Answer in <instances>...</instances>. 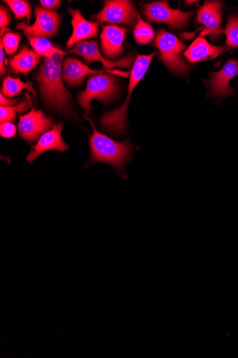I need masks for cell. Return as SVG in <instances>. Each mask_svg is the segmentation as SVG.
<instances>
[{
	"label": "cell",
	"mask_w": 238,
	"mask_h": 358,
	"mask_svg": "<svg viewBox=\"0 0 238 358\" xmlns=\"http://www.w3.org/2000/svg\"><path fill=\"white\" fill-rule=\"evenodd\" d=\"M23 90L30 91L35 97L36 92L34 90L31 83H24L20 78H13L11 76L6 78L3 84V94L8 97H13L21 93Z\"/></svg>",
	"instance_id": "cell-19"
},
{
	"label": "cell",
	"mask_w": 238,
	"mask_h": 358,
	"mask_svg": "<svg viewBox=\"0 0 238 358\" xmlns=\"http://www.w3.org/2000/svg\"><path fill=\"white\" fill-rule=\"evenodd\" d=\"M63 124L62 122L54 124L53 127L40 138L37 145L32 148L31 152L27 156V160L29 164L47 151L57 150L63 152L69 149V145L62 140Z\"/></svg>",
	"instance_id": "cell-12"
},
{
	"label": "cell",
	"mask_w": 238,
	"mask_h": 358,
	"mask_svg": "<svg viewBox=\"0 0 238 358\" xmlns=\"http://www.w3.org/2000/svg\"><path fill=\"white\" fill-rule=\"evenodd\" d=\"M42 56L24 46L18 54L9 60L10 67L15 74H23L27 77L31 71L36 69L41 61Z\"/></svg>",
	"instance_id": "cell-17"
},
{
	"label": "cell",
	"mask_w": 238,
	"mask_h": 358,
	"mask_svg": "<svg viewBox=\"0 0 238 358\" xmlns=\"http://www.w3.org/2000/svg\"><path fill=\"white\" fill-rule=\"evenodd\" d=\"M25 36L29 40L34 51L40 56H44L45 58H52V56L57 53L64 52L61 49L54 46L52 43L46 38L34 37L27 34H25Z\"/></svg>",
	"instance_id": "cell-20"
},
{
	"label": "cell",
	"mask_w": 238,
	"mask_h": 358,
	"mask_svg": "<svg viewBox=\"0 0 238 358\" xmlns=\"http://www.w3.org/2000/svg\"><path fill=\"white\" fill-rule=\"evenodd\" d=\"M20 101V99L16 100H8L6 99V97L4 96V94L1 92V94H0V105L1 106L5 107H13L15 105H16Z\"/></svg>",
	"instance_id": "cell-29"
},
{
	"label": "cell",
	"mask_w": 238,
	"mask_h": 358,
	"mask_svg": "<svg viewBox=\"0 0 238 358\" xmlns=\"http://www.w3.org/2000/svg\"><path fill=\"white\" fill-rule=\"evenodd\" d=\"M72 15L73 27V35L66 43V48L71 49L75 44L84 40L96 38L98 32V23L89 22L83 17L79 10L69 9Z\"/></svg>",
	"instance_id": "cell-15"
},
{
	"label": "cell",
	"mask_w": 238,
	"mask_h": 358,
	"mask_svg": "<svg viewBox=\"0 0 238 358\" xmlns=\"http://www.w3.org/2000/svg\"><path fill=\"white\" fill-rule=\"evenodd\" d=\"M17 132L16 126L10 122L1 123L0 126V134L5 138H11L15 136Z\"/></svg>",
	"instance_id": "cell-26"
},
{
	"label": "cell",
	"mask_w": 238,
	"mask_h": 358,
	"mask_svg": "<svg viewBox=\"0 0 238 358\" xmlns=\"http://www.w3.org/2000/svg\"><path fill=\"white\" fill-rule=\"evenodd\" d=\"M10 15L6 8L1 6L0 8V27L1 29L6 28L10 23Z\"/></svg>",
	"instance_id": "cell-27"
},
{
	"label": "cell",
	"mask_w": 238,
	"mask_h": 358,
	"mask_svg": "<svg viewBox=\"0 0 238 358\" xmlns=\"http://www.w3.org/2000/svg\"><path fill=\"white\" fill-rule=\"evenodd\" d=\"M93 135L89 138L91 160L105 162L118 170L122 169L130 159L131 146L128 141L118 143L100 134L92 121Z\"/></svg>",
	"instance_id": "cell-3"
},
{
	"label": "cell",
	"mask_w": 238,
	"mask_h": 358,
	"mask_svg": "<svg viewBox=\"0 0 238 358\" xmlns=\"http://www.w3.org/2000/svg\"><path fill=\"white\" fill-rule=\"evenodd\" d=\"M154 44L161 52L159 59L170 71L179 75L188 73V65L181 54L186 48L184 43L173 34L161 29L158 31Z\"/></svg>",
	"instance_id": "cell-4"
},
{
	"label": "cell",
	"mask_w": 238,
	"mask_h": 358,
	"mask_svg": "<svg viewBox=\"0 0 238 358\" xmlns=\"http://www.w3.org/2000/svg\"><path fill=\"white\" fill-rule=\"evenodd\" d=\"M40 3L43 8L51 10L56 9L61 3V1H59V0H41Z\"/></svg>",
	"instance_id": "cell-28"
},
{
	"label": "cell",
	"mask_w": 238,
	"mask_h": 358,
	"mask_svg": "<svg viewBox=\"0 0 238 358\" xmlns=\"http://www.w3.org/2000/svg\"><path fill=\"white\" fill-rule=\"evenodd\" d=\"M157 54L158 52H156L149 55H137L130 76L127 99L121 108L101 117V124L108 131L114 134H122L124 131L126 124V112L132 92L144 77L151 60Z\"/></svg>",
	"instance_id": "cell-2"
},
{
	"label": "cell",
	"mask_w": 238,
	"mask_h": 358,
	"mask_svg": "<svg viewBox=\"0 0 238 358\" xmlns=\"http://www.w3.org/2000/svg\"><path fill=\"white\" fill-rule=\"evenodd\" d=\"M70 52L83 57L87 63L100 62L103 64V66L106 70L116 68L129 69L135 62L132 55L126 56L117 61L107 59L99 52L98 45L95 41L80 42L76 44Z\"/></svg>",
	"instance_id": "cell-10"
},
{
	"label": "cell",
	"mask_w": 238,
	"mask_h": 358,
	"mask_svg": "<svg viewBox=\"0 0 238 358\" xmlns=\"http://www.w3.org/2000/svg\"><path fill=\"white\" fill-rule=\"evenodd\" d=\"M127 31L126 28L116 25L104 27L101 34V41L102 50L107 57L115 59L122 54Z\"/></svg>",
	"instance_id": "cell-14"
},
{
	"label": "cell",
	"mask_w": 238,
	"mask_h": 358,
	"mask_svg": "<svg viewBox=\"0 0 238 358\" xmlns=\"http://www.w3.org/2000/svg\"><path fill=\"white\" fill-rule=\"evenodd\" d=\"M238 76V61L229 59L223 68L211 77L209 85L211 94L218 97L232 94L234 90L230 86V80Z\"/></svg>",
	"instance_id": "cell-13"
},
{
	"label": "cell",
	"mask_w": 238,
	"mask_h": 358,
	"mask_svg": "<svg viewBox=\"0 0 238 358\" xmlns=\"http://www.w3.org/2000/svg\"><path fill=\"white\" fill-rule=\"evenodd\" d=\"M143 12L149 22H163L172 29H183L187 26L192 13H184L168 6L167 1L154 2L144 6Z\"/></svg>",
	"instance_id": "cell-7"
},
{
	"label": "cell",
	"mask_w": 238,
	"mask_h": 358,
	"mask_svg": "<svg viewBox=\"0 0 238 358\" xmlns=\"http://www.w3.org/2000/svg\"><path fill=\"white\" fill-rule=\"evenodd\" d=\"M4 48L1 43H0V59H1V63H0V65H1V67H0V73H1V76H3V75L6 74L7 69L6 67V64L4 63L5 62V52H4Z\"/></svg>",
	"instance_id": "cell-30"
},
{
	"label": "cell",
	"mask_w": 238,
	"mask_h": 358,
	"mask_svg": "<svg viewBox=\"0 0 238 358\" xmlns=\"http://www.w3.org/2000/svg\"><path fill=\"white\" fill-rule=\"evenodd\" d=\"M65 55L64 52L54 55L52 58H45L37 80L45 102L60 113L71 114L72 96L61 79V62Z\"/></svg>",
	"instance_id": "cell-1"
},
{
	"label": "cell",
	"mask_w": 238,
	"mask_h": 358,
	"mask_svg": "<svg viewBox=\"0 0 238 358\" xmlns=\"http://www.w3.org/2000/svg\"><path fill=\"white\" fill-rule=\"evenodd\" d=\"M117 90V80L114 76L96 75L89 79L86 90L79 94L78 103L89 115L92 101H108L113 99Z\"/></svg>",
	"instance_id": "cell-5"
},
{
	"label": "cell",
	"mask_w": 238,
	"mask_h": 358,
	"mask_svg": "<svg viewBox=\"0 0 238 358\" xmlns=\"http://www.w3.org/2000/svg\"><path fill=\"white\" fill-rule=\"evenodd\" d=\"M223 49V47L211 45L206 39L198 38L185 52L184 56L191 62H197L200 60L216 58Z\"/></svg>",
	"instance_id": "cell-18"
},
{
	"label": "cell",
	"mask_w": 238,
	"mask_h": 358,
	"mask_svg": "<svg viewBox=\"0 0 238 358\" xmlns=\"http://www.w3.org/2000/svg\"><path fill=\"white\" fill-rule=\"evenodd\" d=\"M5 3L10 7L17 20L27 18L28 23L29 22L31 10L28 2L23 0H6Z\"/></svg>",
	"instance_id": "cell-24"
},
{
	"label": "cell",
	"mask_w": 238,
	"mask_h": 358,
	"mask_svg": "<svg viewBox=\"0 0 238 358\" xmlns=\"http://www.w3.org/2000/svg\"><path fill=\"white\" fill-rule=\"evenodd\" d=\"M36 21L31 25L25 22L19 23L17 29L24 31V34L40 38H53L58 31L61 21V17L54 11L45 8H36Z\"/></svg>",
	"instance_id": "cell-8"
},
{
	"label": "cell",
	"mask_w": 238,
	"mask_h": 358,
	"mask_svg": "<svg viewBox=\"0 0 238 358\" xmlns=\"http://www.w3.org/2000/svg\"><path fill=\"white\" fill-rule=\"evenodd\" d=\"M30 107L29 99L26 97L22 101L16 106L13 107H0V122L1 123L7 122H13L15 120L16 113H22L27 110Z\"/></svg>",
	"instance_id": "cell-22"
},
{
	"label": "cell",
	"mask_w": 238,
	"mask_h": 358,
	"mask_svg": "<svg viewBox=\"0 0 238 358\" xmlns=\"http://www.w3.org/2000/svg\"><path fill=\"white\" fill-rule=\"evenodd\" d=\"M22 38L20 34H13V32H8L1 37L0 43L3 45L6 54L13 55L17 51Z\"/></svg>",
	"instance_id": "cell-25"
},
{
	"label": "cell",
	"mask_w": 238,
	"mask_h": 358,
	"mask_svg": "<svg viewBox=\"0 0 238 358\" xmlns=\"http://www.w3.org/2000/svg\"><path fill=\"white\" fill-rule=\"evenodd\" d=\"M133 37L137 43L147 45L154 38V30L149 24L142 20L140 16L138 22L135 25L133 29Z\"/></svg>",
	"instance_id": "cell-21"
},
{
	"label": "cell",
	"mask_w": 238,
	"mask_h": 358,
	"mask_svg": "<svg viewBox=\"0 0 238 358\" xmlns=\"http://www.w3.org/2000/svg\"><path fill=\"white\" fill-rule=\"evenodd\" d=\"M223 5L220 1H207L198 11L196 22L204 27L201 36L209 35L216 40L222 34V9Z\"/></svg>",
	"instance_id": "cell-11"
},
{
	"label": "cell",
	"mask_w": 238,
	"mask_h": 358,
	"mask_svg": "<svg viewBox=\"0 0 238 358\" xmlns=\"http://www.w3.org/2000/svg\"><path fill=\"white\" fill-rule=\"evenodd\" d=\"M140 16L132 2L112 0L106 1L103 10L92 18L101 23L132 26L138 21Z\"/></svg>",
	"instance_id": "cell-6"
},
{
	"label": "cell",
	"mask_w": 238,
	"mask_h": 358,
	"mask_svg": "<svg viewBox=\"0 0 238 358\" xmlns=\"http://www.w3.org/2000/svg\"><path fill=\"white\" fill-rule=\"evenodd\" d=\"M52 127V118L47 116L42 110L32 108L31 110L20 117L19 134L27 142H36L42 134L47 133Z\"/></svg>",
	"instance_id": "cell-9"
},
{
	"label": "cell",
	"mask_w": 238,
	"mask_h": 358,
	"mask_svg": "<svg viewBox=\"0 0 238 358\" xmlns=\"http://www.w3.org/2000/svg\"><path fill=\"white\" fill-rule=\"evenodd\" d=\"M222 32L226 36L227 46L238 48V15L231 16L228 19L226 28Z\"/></svg>",
	"instance_id": "cell-23"
},
{
	"label": "cell",
	"mask_w": 238,
	"mask_h": 358,
	"mask_svg": "<svg viewBox=\"0 0 238 358\" xmlns=\"http://www.w3.org/2000/svg\"><path fill=\"white\" fill-rule=\"evenodd\" d=\"M98 73L100 71L91 69L74 57H67L63 64L62 78L67 84L72 86L81 85L87 76Z\"/></svg>",
	"instance_id": "cell-16"
}]
</instances>
